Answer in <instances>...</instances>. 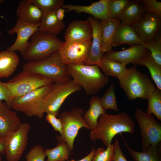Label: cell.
Wrapping results in <instances>:
<instances>
[{"mask_svg": "<svg viewBox=\"0 0 161 161\" xmlns=\"http://www.w3.org/2000/svg\"><path fill=\"white\" fill-rule=\"evenodd\" d=\"M135 128L134 120L126 112L116 114L106 113L99 117L96 127L91 130L90 139L100 140L107 146L112 144L117 134L122 132L133 134Z\"/></svg>", "mask_w": 161, "mask_h": 161, "instance_id": "cell-1", "label": "cell"}, {"mask_svg": "<svg viewBox=\"0 0 161 161\" xmlns=\"http://www.w3.org/2000/svg\"><path fill=\"white\" fill-rule=\"evenodd\" d=\"M67 66L72 79L83 89L88 95L98 94L110 81L109 77L102 73L98 65L77 64Z\"/></svg>", "mask_w": 161, "mask_h": 161, "instance_id": "cell-2", "label": "cell"}, {"mask_svg": "<svg viewBox=\"0 0 161 161\" xmlns=\"http://www.w3.org/2000/svg\"><path fill=\"white\" fill-rule=\"evenodd\" d=\"M118 79L120 86L130 100L139 98L147 100L156 89L150 77L136 66L127 69L125 74Z\"/></svg>", "mask_w": 161, "mask_h": 161, "instance_id": "cell-3", "label": "cell"}, {"mask_svg": "<svg viewBox=\"0 0 161 161\" xmlns=\"http://www.w3.org/2000/svg\"><path fill=\"white\" fill-rule=\"evenodd\" d=\"M23 69L41 75L53 83L72 79L67 66L62 62L58 51L41 60L28 61L23 65Z\"/></svg>", "mask_w": 161, "mask_h": 161, "instance_id": "cell-4", "label": "cell"}, {"mask_svg": "<svg viewBox=\"0 0 161 161\" xmlns=\"http://www.w3.org/2000/svg\"><path fill=\"white\" fill-rule=\"evenodd\" d=\"M22 56L28 61H36L46 58L57 51L63 42L55 36L38 30L31 36Z\"/></svg>", "mask_w": 161, "mask_h": 161, "instance_id": "cell-5", "label": "cell"}, {"mask_svg": "<svg viewBox=\"0 0 161 161\" xmlns=\"http://www.w3.org/2000/svg\"><path fill=\"white\" fill-rule=\"evenodd\" d=\"M52 83L13 98L11 108L23 112L27 116L42 118L45 113L44 105V98L51 88Z\"/></svg>", "mask_w": 161, "mask_h": 161, "instance_id": "cell-6", "label": "cell"}, {"mask_svg": "<svg viewBox=\"0 0 161 161\" xmlns=\"http://www.w3.org/2000/svg\"><path fill=\"white\" fill-rule=\"evenodd\" d=\"M82 89L72 79L53 83L51 88L44 98L45 112L57 117L60 108L66 98Z\"/></svg>", "mask_w": 161, "mask_h": 161, "instance_id": "cell-7", "label": "cell"}, {"mask_svg": "<svg viewBox=\"0 0 161 161\" xmlns=\"http://www.w3.org/2000/svg\"><path fill=\"white\" fill-rule=\"evenodd\" d=\"M84 113L82 109L76 108L69 111L62 112L59 118L62 124V133L60 136H57L56 139L58 141L65 142L72 152L74 140L79 129L84 127L90 130L83 117Z\"/></svg>", "mask_w": 161, "mask_h": 161, "instance_id": "cell-8", "label": "cell"}, {"mask_svg": "<svg viewBox=\"0 0 161 161\" xmlns=\"http://www.w3.org/2000/svg\"><path fill=\"white\" fill-rule=\"evenodd\" d=\"M52 83L51 80L41 75L23 70L5 82L11 90L12 99Z\"/></svg>", "mask_w": 161, "mask_h": 161, "instance_id": "cell-9", "label": "cell"}, {"mask_svg": "<svg viewBox=\"0 0 161 161\" xmlns=\"http://www.w3.org/2000/svg\"><path fill=\"white\" fill-rule=\"evenodd\" d=\"M140 129L143 151L150 145H157L161 141V123L152 114L137 108L134 114Z\"/></svg>", "mask_w": 161, "mask_h": 161, "instance_id": "cell-10", "label": "cell"}, {"mask_svg": "<svg viewBox=\"0 0 161 161\" xmlns=\"http://www.w3.org/2000/svg\"><path fill=\"white\" fill-rule=\"evenodd\" d=\"M92 41L75 40L63 42L58 51L62 62L66 65L85 64Z\"/></svg>", "mask_w": 161, "mask_h": 161, "instance_id": "cell-11", "label": "cell"}, {"mask_svg": "<svg viewBox=\"0 0 161 161\" xmlns=\"http://www.w3.org/2000/svg\"><path fill=\"white\" fill-rule=\"evenodd\" d=\"M30 129L28 123H22L17 130L2 139L7 161H18L20 160L27 146Z\"/></svg>", "mask_w": 161, "mask_h": 161, "instance_id": "cell-12", "label": "cell"}, {"mask_svg": "<svg viewBox=\"0 0 161 161\" xmlns=\"http://www.w3.org/2000/svg\"><path fill=\"white\" fill-rule=\"evenodd\" d=\"M161 17L146 12L141 19L131 26L145 43L154 41L159 33Z\"/></svg>", "mask_w": 161, "mask_h": 161, "instance_id": "cell-13", "label": "cell"}, {"mask_svg": "<svg viewBox=\"0 0 161 161\" xmlns=\"http://www.w3.org/2000/svg\"><path fill=\"white\" fill-rule=\"evenodd\" d=\"M39 24L32 25L22 23L17 20L14 27L7 30L10 35L16 33L17 37L14 43L7 50L12 52L18 51L23 56L28 47L32 35L38 30Z\"/></svg>", "mask_w": 161, "mask_h": 161, "instance_id": "cell-14", "label": "cell"}, {"mask_svg": "<svg viewBox=\"0 0 161 161\" xmlns=\"http://www.w3.org/2000/svg\"><path fill=\"white\" fill-rule=\"evenodd\" d=\"M88 19L92 27V40L88 59L85 64L88 65H97L102 69L101 60L104 53L101 50L102 33L101 22L93 17H90Z\"/></svg>", "mask_w": 161, "mask_h": 161, "instance_id": "cell-15", "label": "cell"}, {"mask_svg": "<svg viewBox=\"0 0 161 161\" xmlns=\"http://www.w3.org/2000/svg\"><path fill=\"white\" fill-rule=\"evenodd\" d=\"M148 52L147 49L142 46L135 45L121 51L112 50L105 53L103 56L126 66L129 63L138 65L141 59Z\"/></svg>", "mask_w": 161, "mask_h": 161, "instance_id": "cell-16", "label": "cell"}, {"mask_svg": "<svg viewBox=\"0 0 161 161\" xmlns=\"http://www.w3.org/2000/svg\"><path fill=\"white\" fill-rule=\"evenodd\" d=\"M108 1L100 0L87 6L64 4L62 7L67 12L74 11L78 13H87L101 21L112 18L108 8Z\"/></svg>", "mask_w": 161, "mask_h": 161, "instance_id": "cell-17", "label": "cell"}, {"mask_svg": "<svg viewBox=\"0 0 161 161\" xmlns=\"http://www.w3.org/2000/svg\"><path fill=\"white\" fill-rule=\"evenodd\" d=\"M92 29L88 19L75 20L71 22L64 34L65 41H71L92 40Z\"/></svg>", "mask_w": 161, "mask_h": 161, "instance_id": "cell-18", "label": "cell"}, {"mask_svg": "<svg viewBox=\"0 0 161 161\" xmlns=\"http://www.w3.org/2000/svg\"><path fill=\"white\" fill-rule=\"evenodd\" d=\"M3 103L0 108V137L1 139L17 130L22 123L16 113Z\"/></svg>", "mask_w": 161, "mask_h": 161, "instance_id": "cell-19", "label": "cell"}, {"mask_svg": "<svg viewBox=\"0 0 161 161\" xmlns=\"http://www.w3.org/2000/svg\"><path fill=\"white\" fill-rule=\"evenodd\" d=\"M43 14L41 10L31 0L20 1L16 12L18 20L22 23L32 25L39 24Z\"/></svg>", "mask_w": 161, "mask_h": 161, "instance_id": "cell-20", "label": "cell"}, {"mask_svg": "<svg viewBox=\"0 0 161 161\" xmlns=\"http://www.w3.org/2000/svg\"><path fill=\"white\" fill-rule=\"evenodd\" d=\"M144 43L131 26L120 22L116 32L112 45L115 47L125 44L142 45Z\"/></svg>", "mask_w": 161, "mask_h": 161, "instance_id": "cell-21", "label": "cell"}, {"mask_svg": "<svg viewBox=\"0 0 161 161\" xmlns=\"http://www.w3.org/2000/svg\"><path fill=\"white\" fill-rule=\"evenodd\" d=\"M145 12L140 0H130L118 19L123 24L131 26L140 21Z\"/></svg>", "mask_w": 161, "mask_h": 161, "instance_id": "cell-22", "label": "cell"}, {"mask_svg": "<svg viewBox=\"0 0 161 161\" xmlns=\"http://www.w3.org/2000/svg\"><path fill=\"white\" fill-rule=\"evenodd\" d=\"M100 21L102 28L101 50L104 53L112 50L113 40L120 21L112 18Z\"/></svg>", "mask_w": 161, "mask_h": 161, "instance_id": "cell-23", "label": "cell"}, {"mask_svg": "<svg viewBox=\"0 0 161 161\" xmlns=\"http://www.w3.org/2000/svg\"><path fill=\"white\" fill-rule=\"evenodd\" d=\"M55 10L43 13L38 27L39 31L56 36L62 31L65 27V24L64 21H60L58 19L55 14Z\"/></svg>", "mask_w": 161, "mask_h": 161, "instance_id": "cell-24", "label": "cell"}, {"mask_svg": "<svg viewBox=\"0 0 161 161\" xmlns=\"http://www.w3.org/2000/svg\"><path fill=\"white\" fill-rule=\"evenodd\" d=\"M19 62L18 56L14 52L7 50L0 52V78L11 75L16 69Z\"/></svg>", "mask_w": 161, "mask_h": 161, "instance_id": "cell-25", "label": "cell"}, {"mask_svg": "<svg viewBox=\"0 0 161 161\" xmlns=\"http://www.w3.org/2000/svg\"><path fill=\"white\" fill-rule=\"evenodd\" d=\"M88 110L82 116L92 130L96 127L99 117L106 113L102 107L100 101V97L94 95L91 98Z\"/></svg>", "mask_w": 161, "mask_h": 161, "instance_id": "cell-26", "label": "cell"}, {"mask_svg": "<svg viewBox=\"0 0 161 161\" xmlns=\"http://www.w3.org/2000/svg\"><path fill=\"white\" fill-rule=\"evenodd\" d=\"M124 143L134 161H161V148L157 145H150L144 151L140 152L131 149L123 139Z\"/></svg>", "mask_w": 161, "mask_h": 161, "instance_id": "cell-27", "label": "cell"}, {"mask_svg": "<svg viewBox=\"0 0 161 161\" xmlns=\"http://www.w3.org/2000/svg\"><path fill=\"white\" fill-rule=\"evenodd\" d=\"M138 65L145 66L148 68L157 89L161 90V66L154 61L150 52H148L143 57Z\"/></svg>", "mask_w": 161, "mask_h": 161, "instance_id": "cell-28", "label": "cell"}, {"mask_svg": "<svg viewBox=\"0 0 161 161\" xmlns=\"http://www.w3.org/2000/svg\"><path fill=\"white\" fill-rule=\"evenodd\" d=\"M102 69L106 75L116 77L118 79L125 73L127 68L122 64L103 57L101 60Z\"/></svg>", "mask_w": 161, "mask_h": 161, "instance_id": "cell-29", "label": "cell"}, {"mask_svg": "<svg viewBox=\"0 0 161 161\" xmlns=\"http://www.w3.org/2000/svg\"><path fill=\"white\" fill-rule=\"evenodd\" d=\"M56 146L45 149L47 157L46 161H65L68 160L70 151L67 144L65 142L59 141Z\"/></svg>", "mask_w": 161, "mask_h": 161, "instance_id": "cell-30", "label": "cell"}, {"mask_svg": "<svg viewBox=\"0 0 161 161\" xmlns=\"http://www.w3.org/2000/svg\"><path fill=\"white\" fill-rule=\"evenodd\" d=\"M146 112L153 114L158 120L161 121V90L156 88L148 99Z\"/></svg>", "mask_w": 161, "mask_h": 161, "instance_id": "cell-31", "label": "cell"}, {"mask_svg": "<svg viewBox=\"0 0 161 161\" xmlns=\"http://www.w3.org/2000/svg\"><path fill=\"white\" fill-rule=\"evenodd\" d=\"M115 88L114 83H111L103 95L100 97L101 104L105 110L108 109H113L117 112L119 110L115 93Z\"/></svg>", "mask_w": 161, "mask_h": 161, "instance_id": "cell-32", "label": "cell"}, {"mask_svg": "<svg viewBox=\"0 0 161 161\" xmlns=\"http://www.w3.org/2000/svg\"><path fill=\"white\" fill-rule=\"evenodd\" d=\"M148 49L151 56L160 66H161V36L160 32L156 39L148 43H144L141 45Z\"/></svg>", "mask_w": 161, "mask_h": 161, "instance_id": "cell-33", "label": "cell"}, {"mask_svg": "<svg viewBox=\"0 0 161 161\" xmlns=\"http://www.w3.org/2000/svg\"><path fill=\"white\" fill-rule=\"evenodd\" d=\"M42 11L43 13L53 11L62 7L64 4L63 0H31Z\"/></svg>", "mask_w": 161, "mask_h": 161, "instance_id": "cell-34", "label": "cell"}, {"mask_svg": "<svg viewBox=\"0 0 161 161\" xmlns=\"http://www.w3.org/2000/svg\"><path fill=\"white\" fill-rule=\"evenodd\" d=\"M114 153L113 144L107 146L106 149L103 147L99 148L95 150L92 161H112Z\"/></svg>", "mask_w": 161, "mask_h": 161, "instance_id": "cell-35", "label": "cell"}, {"mask_svg": "<svg viewBox=\"0 0 161 161\" xmlns=\"http://www.w3.org/2000/svg\"><path fill=\"white\" fill-rule=\"evenodd\" d=\"M130 0H109L108 6L112 18L118 19Z\"/></svg>", "mask_w": 161, "mask_h": 161, "instance_id": "cell-36", "label": "cell"}, {"mask_svg": "<svg viewBox=\"0 0 161 161\" xmlns=\"http://www.w3.org/2000/svg\"><path fill=\"white\" fill-rule=\"evenodd\" d=\"M45 149L40 145L33 146L26 154V161H46Z\"/></svg>", "mask_w": 161, "mask_h": 161, "instance_id": "cell-37", "label": "cell"}, {"mask_svg": "<svg viewBox=\"0 0 161 161\" xmlns=\"http://www.w3.org/2000/svg\"><path fill=\"white\" fill-rule=\"evenodd\" d=\"M145 11L161 17V2L156 0H140Z\"/></svg>", "mask_w": 161, "mask_h": 161, "instance_id": "cell-38", "label": "cell"}, {"mask_svg": "<svg viewBox=\"0 0 161 161\" xmlns=\"http://www.w3.org/2000/svg\"><path fill=\"white\" fill-rule=\"evenodd\" d=\"M12 100V93L5 82L0 80V101L4 100L7 106L11 108Z\"/></svg>", "mask_w": 161, "mask_h": 161, "instance_id": "cell-39", "label": "cell"}, {"mask_svg": "<svg viewBox=\"0 0 161 161\" xmlns=\"http://www.w3.org/2000/svg\"><path fill=\"white\" fill-rule=\"evenodd\" d=\"M46 120L52 126L55 130L58 131L60 134L62 133V127L61 122L59 118L51 114H47Z\"/></svg>", "mask_w": 161, "mask_h": 161, "instance_id": "cell-40", "label": "cell"}, {"mask_svg": "<svg viewBox=\"0 0 161 161\" xmlns=\"http://www.w3.org/2000/svg\"><path fill=\"white\" fill-rule=\"evenodd\" d=\"M113 144L114 153L112 161H128L121 149L119 141L116 140Z\"/></svg>", "mask_w": 161, "mask_h": 161, "instance_id": "cell-41", "label": "cell"}, {"mask_svg": "<svg viewBox=\"0 0 161 161\" xmlns=\"http://www.w3.org/2000/svg\"><path fill=\"white\" fill-rule=\"evenodd\" d=\"M65 10L62 7L56 9L55 10L56 16L58 19L60 21H63V20L65 16Z\"/></svg>", "mask_w": 161, "mask_h": 161, "instance_id": "cell-42", "label": "cell"}, {"mask_svg": "<svg viewBox=\"0 0 161 161\" xmlns=\"http://www.w3.org/2000/svg\"><path fill=\"white\" fill-rule=\"evenodd\" d=\"M95 151V149L94 147H93L92 149L91 152L86 156L83 159L78 160H75L73 159L70 160H67L65 161H92L94 156Z\"/></svg>", "mask_w": 161, "mask_h": 161, "instance_id": "cell-43", "label": "cell"}, {"mask_svg": "<svg viewBox=\"0 0 161 161\" xmlns=\"http://www.w3.org/2000/svg\"><path fill=\"white\" fill-rule=\"evenodd\" d=\"M5 149L4 142L2 139H0V154H5Z\"/></svg>", "mask_w": 161, "mask_h": 161, "instance_id": "cell-44", "label": "cell"}, {"mask_svg": "<svg viewBox=\"0 0 161 161\" xmlns=\"http://www.w3.org/2000/svg\"><path fill=\"white\" fill-rule=\"evenodd\" d=\"M3 103H2L1 101H0V108L2 106L3 104Z\"/></svg>", "mask_w": 161, "mask_h": 161, "instance_id": "cell-45", "label": "cell"}, {"mask_svg": "<svg viewBox=\"0 0 161 161\" xmlns=\"http://www.w3.org/2000/svg\"><path fill=\"white\" fill-rule=\"evenodd\" d=\"M4 1V0H0V4L3 3Z\"/></svg>", "mask_w": 161, "mask_h": 161, "instance_id": "cell-46", "label": "cell"}, {"mask_svg": "<svg viewBox=\"0 0 161 161\" xmlns=\"http://www.w3.org/2000/svg\"><path fill=\"white\" fill-rule=\"evenodd\" d=\"M1 35H2L1 32L0 31V39H1Z\"/></svg>", "mask_w": 161, "mask_h": 161, "instance_id": "cell-47", "label": "cell"}, {"mask_svg": "<svg viewBox=\"0 0 161 161\" xmlns=\"http://www.w3.org/2000/svg\"><path fill=\"white\" fill-rule=\"evenodd\" d=\"M0 161H1V157L0 155Z\"/></svg>", "mask_w": 161, "mask_h": 161, "instance_id": "cell-48", "label": "cell"}, {"mask_svg": "<svg viewBox=\"0 0 161 161\" xmlns=\"http://www.w3.org/2000/svg\"><path fill=\"white\" fill-rule=\"evenodd\" d=\"M0 139H1V138H0Z\"/></svg>", "mask_w": 161, "mask_h": 161, "instance_id": "cell-49", "label": "cell"}]
</instances>
